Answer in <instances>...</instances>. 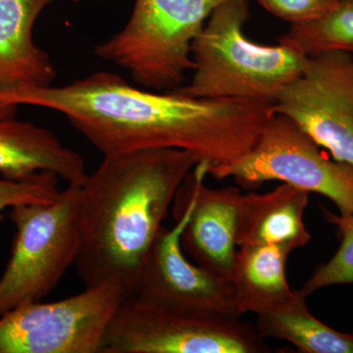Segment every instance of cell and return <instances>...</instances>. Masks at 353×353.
Segmentation results:
<instances>
[{
  "label": "cell",
  "mask_w": 353,
  "mask_h": 353,
  "mask_svg": "<svg viewBox=\"0 0 353 353\" xmlns=\"http://www.w3.org/2000/svg\"><path fill=\"white\" fill-rule=\"evenodd\" d=\"M79 190L80 185H68L52 201L10 208L16 233L0 277V316L41 301L75 264L80 245Z\"/></svg>",
  "instance_id": "5b68a950"
},
{
  "label": "cell",
  "mask_w": 353,
  "mask_h": 353,
  "mask_svg": "<svg viewBox=\"0 0 353 353\" xmlns=\"http://www.w3.org/2000/svg\"><path fill=\"white\" fill-rule=\"evenodd\" d=\"M339 0H257L267 12L290 25L303 24L329 13Z\"/></svg>",
  "instance_id": "ffe728a7"
},
{
  "label": "cell",
  "mask_w": 353,
  "mask_h": 353,
  "mask_svg": "<svg viewBox=\"0 0 353 353\" xmlns=\"http://www.w3.org/2000/svg\"><path fill=\"white\" fill-rule=\"evenodd\" d=\"M279 43L306 57L330 51L353 55V0H339L336 6L319 19L290 25Z\"/></svg>",
  "instance_id": "e0dca14e"
},
{
  "label": "cell",
  "mask_w": 353,
  "mask_h": 353,
  "mask_svg": "<svg viewBox=\"0 0 353 353\" xmlns=\"http://www.w3.org/2000/svg\"><path fill=\"white\" fill-rule=\"evenodd\" d=\"M309 192L283 183L266 194H243L239 210L236 245H281L290 250L311 241L303 216Z\"/></svg>",
  "instance_id": "5bb4252c"
},
{
  "label": "cell",
  "mask_w": 353,
  "mask_h": 353,
  "mask_svg": "<svg viewBox=\"0 0 353 353\" xmlns=\"http://www.w3.org/2000/svg\"><path fill=\"white\" fill-rule=\"evenodd\" d=\"M196 155L153 148L106 155L80 185L77 273L85 288L134 297L162 222Z\"/></svg>",
  "instance_id": "7a4b0ae2"
},
{
  "label": "cell",
  "mask_w": 353,
  "mask_h": 353,
  "mask_svg": "<svg viewBox=\"0 0 353 353\" xmlns=\"http://www.w3.org/2000/svg\"><path fill=\"white\" fill-rule=\"evenodd\" d=\"M51 172L68 185H81L88 173L85 160L46 128L0 115V175L7 180H28Z\"/></svg>",
  "instance_id": "7c38bea8"
},
{
  "label": "cell",
  "mask_w": 353,
  "mask_h": 353,
  "mask_svg": "<svg viewBox=\"0 0 353 353\" xmlns=\"http://www.w3.org/2000/svg\"><path fill=\"white\" fill-rule=\"evenodd\" d=\"M225 0H134L126 25L94 53L129 73L138 87L174 90L192 72V46Z\"/></svg>",
  "instance_id": "277c9868"
},
{
  "label": "cell",
  "mask_w": 353,
  "mask_h": 353,
  "mask_svg": "<svg viewBox=\"0 0 353 353\" xmlns=\"http://www.w3.org/2000/svg\"><path fill=\"white\" fill-rule=\"evenodd\" d=\"M290 252L281 245H241L236 250L231 283L241 315L259 314L292 296L285 276Z\"/></svg>",
  "instance_id": "9a60e30c"
},
{
  "label": "cell",
  "mask_w": 353,
  "mask_h": 353,
  "mask_svg": "<svg viewBox=\"0 0 353 353\" xmlns=\"http://www.w3.org/2000/svg\"><path fill=\"white\" fill-rule=\"evenodd\" d=\"M322 212L323 217L336 228L341 243L334 256L317 267L299 290L306 297L324 288L353 284V212L336 215L325 208Z\"/></svg>",
  "instance_id": "ac0fdd59"
},
{
  "label": "cell",
  "mask_w": 353,
  "mask_h": 353,
  "mask_svg": "<svg viewBox=\"0 0 353 353\" xmlns=\"http://www.w3.org/2000/svg\"><path fill=\"white\" fill-rule=\"evenodd\" d=\"M248 0H225L216 7L192 43L190 81L176 92L201 99L275 104L308 57L285 44L265 46L248 39Z\"/></svg>",
  "instance_id": "3957f363"
},
{
  "label": "cell",
  "mask_w": 353,
  "mask_h": 353,
  "mask_svg": "<svg viewBox=\"0 0 353 353\" xmlns=\"http://www.w3.org/2000/svg\"><path fill=\"white\" fill-rule=\"evenodd\" d=\"M299 290L275 307L257 314L263 338L290 343L303 353H353V331L341 333L311 314Z\"/></svg>",
  "instance_id": "2e32d148"
},
{
  "label": "cell",
  "mask_w": 353,
  "mask_h": 353,
  "mask_svg": "<svg viewBox=\"0 0 353 353\" xmlns=\"http://www.w3.org/2000/svg\"><path fill=\"white\" fill-rule=\"evenodd\" d=\"M123 299L120 290L102 285L53 303L17 306L0 316V353H101Z\"/></svg>",
  "instance_id": "ba28073f"
},
{
  "label": "cell",
  "mask_w": 353,
  "mask_h": 353,
  "mask_svg": "<svg viewBox=\"0 0 353 353\" xmlns=\"http://www.w3.org/2000/svg\"><path fill=\"white\" fill-rule=\"evenodd\" d=\"M208 175L217 181L234 179L250 190L280 181L327 197L341 215L353 212V167L330 159L294 121L283 114L274 112L248 152L211 167Z\"/></svg>",
  "instance_id": "8992f818"
},
{
  "label": "cell",
  "mask_w": 353,
  "mask_h": 353,
  "mask_svg": "<svg viewBox=\"0 0 353 353\" xmlns=\"http://www.w3.org/2000/svg\"><path fill=\"white\" fill-rule=\"evenodd\" d=\"M333 159L353 167V55L330 51L308 57L273 105Z\"/></svg>",
  "instance_id": "30bf717a"
},
{
  "label": "cell",
  "mask_w": 353,
  "mask_h": 353,
  "mask_svg": "<svg viewBox=\"0 0 353 353\" xmlns=\"http://www.w3.org/2000/svg\"><path fill=\"white\" fill-rule=\"evenodd\" d=\"M19 105L62 114L103 157L176 148L192 152L209 168L248 152L274 114L273 106L262 102L134 87L111 72H97L60 87L0 92V109Z\"/></svg>",
  "instance_id": "6da1fadb"
},
{
  "label": "cell",
  "mask_w": 353,
  "mask_h": 353,
  "mask_svg": "<svg viewBox=\"0 0 353 353\" xmlns=\"http://www.w3.org/2000/svg\"><path fill=\"white\" fill-rule=\"evenodd\" d=\"M59 176L51 172H39L23 181L0 179V219L7 208L22 203L52 201L60 192Z\"/></svg>",
  "instance_id": "d6986e66"
},
{
  "label": "cell",
  "mask_w": 353,
  "mask_h": 353,
  "mask_svg": "<svg viewBox=\"0 0 353 353\" xmlns=\"http://www.w3.org/2000/svg\"><path fill=\"white\" fill-rule=\"evenodd\" d=\"M208 164L199 162L185 179L192 208L181 245L194 263L231 282L243 194L238 187L208 188Z\"/></svg>",
  "instance_id": "8fae6325"
},
{
  "label": "cell",
  "mask_w": 353,
  "mask_h": 353,
  "mask_svg": "<svg viewBox=\"0 0 353 353\" xmlns=\"http://www.w3.org/2000/svg\"><path fill=\"white\" fill-rule=\"evenodd\" d=\"M55 0H0V92L50 87L57 78L52 60L34 43L37 20Z\"/></svg>",
  "instance_id": "4fadbf2b"
},
{
  "label": "cell",
  "mask_w": 353,
  "mask_h": 353,
  "mask_svg": "<svg viewBox=\"0 0 353 353\" xmlns=\"http://www.w3.org/2000/svg\"><path fill=\"white\" fill-rule=\"evenodd\" d=\"M256 328L240 318L176 310L137 297L121 301L101 353L269 352Z\"/></svg>",
  "instance_id": "52a82bcc"
},
{
  "label": "cell",
  "mask_w": 353,
  "mask_h": 353,
  "mask_svg": "<svg viewBox=\"0 0 353 353\" xmlns=\"http://www.w3.org/2000/svg\"><path fill=\"white\" fill-rule=\"evenodd\" d=\"M192 208V194L183 181L174 199L175 226L160 229L134 297L159 307L239 319L243 315L232 283L185 259L181 236Z\"/></svg>",
  "instance_id": "9c48e42d"
}]
</instances>
